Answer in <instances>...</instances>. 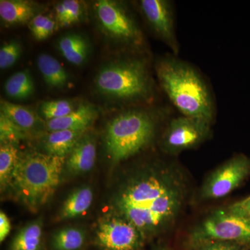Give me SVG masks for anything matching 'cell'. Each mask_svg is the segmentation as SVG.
I'll return each mask as SVG.
<instances>
[{
    "mask_svg": "<svg viewBox=\"0 0 250 250\" xmlns=\"http://www.w3.org/2000/svg\"><path fill=\"white\" fill-rule=\"evenodd\" d=\"M93 200V190L88 187L77 189L64 202L61 212L62 219L76 218L85 213Z\"/></svg>",
    "mask_w": 250,
    "mask_h": 250,
    "instance_id": "cell-18",
    "label": "cell"
},
{
    "mask_svg": "<svg viewBox=\"0 0 250 250\" xmlns=\"http://www.w3.org/2000/svg\"><path fill=\"white\" fill-rule=\"evenodd\" d=\"M86 130H61L52 131L45 140L47 154L66 157L78 141L85 134Z\"/></svg>",
    "mask_w": 250,
    "mask_h": 250,
    "instance_id": "cell-14",
    "label": "cell"
},
{
    "mask_svg": "<svg viewBox=\"0 0 250 250\" xmlns=\"http://www.w3.org/2000/svg\"><path fill=\"white\" fill-rule=\"evenodd\" d=\"M24 130L15 125L1 113L0 116V139L1 144H14L24 137Z\"/></svg>",
    "mask_w": 250,
    "mask_h": 250,
    "instance_id": "cell-26",
    "label": "cell"
},
{
    "mask_svg": "<svg viewBox=\"0 0 250 250\" xmlns=\"http://www.w3.org/2000/svg\"><path fill=\"white\" fill-rule=\"evenodd\" d=\"M59 52L67 62L75 65H81L88 55L86 41L77 34L64 36L58 42Z\"/></svg>",
    "mask_w": 250,
    "mask_h": 250,
    "instance_id": "cell-17",
    "label": "cell"
},
{
    "mask_svg": "<svg viewBox=\"0 0 250 250\" xmlns=\"http://www.w3.org/2000/svg\"><path fill=\"white\" fill-rule=\"evenodd\" d=\"M6 95L15 100H25L33 95L34 85L27 70L16 72L8 79L4 85Z\"/></svg>",
    "mask_w": 250,
    "mask_h": 250,
    "instance_id": "cell-19",
    "label": "cell"
},
{
    "mask_svg": "<svg viewBox=\"0 0 250 250\" xmlns=\"http://www.w3.org/2000/svg\"><path fill=\"white\" fill-rule=\"evenodd\" d=\"M66 157L29 153L20 157L11 182L18 196L31 210L45 205L62 179Z\"/></svg>",
    "mask_w": 250,
    "mask_h": 250,
    "instance_id": "cell-3",
    "label": "cell"
},
{
    "mask_svg": "<svg viewBox=\"0 0 250 250\" xmlns=\"http://www.w3.org/2000/svg\"><path fill=\"white\" fill-rule=\"evenodd\" d=\"M11 225L9 218L4 212L0 213V241L3 242L11 231Z\"/></svg>",
    "mask_w": 250,
    "mask_h": 250,
    "instance_id": "cell-30",
    "label": "cell"
},
{
    "mask_svg": "<svg viewBox=\"0 0 250 250\" xmlns=\"http://www.w3.org/2000/svg\"><path fill=\"white\" fill-rule=\"evenodd\" d=\"M250 175V159L236 154L210 172L200 189L201 200H214L228 196Z\"/></svg>",
    "mask_w": 250,
    "mask_h": 250,
    "instance_id": "cell-7",
    "label": "cell"
},
{
    "mask_svg": "<svg viewBox=\"0 0 250 250\" xmlns=\"http://www.w3.org/2000/svg\"><path fill=\"white\" fill-rule=\"evenodd\" d=\"M22 47L18 41H12L6 42L0 49V68H9L16 63L21 57Z\"/></svg>",
    "mask_w": 250,
    "mask_h": 250,
    "instance_id": "cell-27",
    "label": "cell"
},
{
    "mask_svg": "<svg viewBox=\"0 0 250 250\" xmlns=\"http://www.w3.org/2000/svg\"><path fill=\"white\" fill-rule=\"evenodd\" d=\"M37 65L46 84L54 88H64L68 82V75L65 69L52 56L41 54L38 57Z\"/></svg>",
    "mask_w": 250,
    "mask_h": 250,
    "instance_id": "cell-16",
    "label": "cell"
},
{
    "mask_svg": "<svg viewBox=\"0 0 250 250\" xmlns=\"http://www.w3.org/2000/svg\"><path fill=\"white\" fill-rule=\"evenodd\" d=\"M161 113L143 108L122 112L108 123L105 135L112 161L121 162L141 152L155 136Z\"/></svg>",
    "mask_w": 250,
    "mask_h": 250,
    "instance_id": "cell-4",
    "label": "cell"
},
{
    "mask_svg": "<svg viewBox=\"0 0 250 250\" xmlns=\"http://www.w3.org/2000/svg\"><path fill=\"white\" fill-rule=\"evenodd\" d=\"M42 235L40 221L29 224L18 233L11 243V250H40Z\"/></svg>",
    "mask_w": 250,
    "mask_h": 250,
    "instance_id": "cell-21",
    "label": "cell"
},
{
    "mask_svg": "<svg viewBox=\"0 0 250 250\" xmlns=\"http://www.w3.org/2000/svg\"><path fill=\"white\" fill-rule=\"evenodd\" d=\"M141 9L152 30L174 55L179 52V45L174 27V9L167 0H142Z\"/></svg>",
    "mask_w": 250,
    "mask_h": 250,
    "instance_id": "cell-11",
    "label": "cell"
},
{
    "mask_svg": "<svg viewBox=\"0 0 250 250\" xmlns=\"http://www.w3.org/2000/svg\"><path fill=\"white\" fill-rule=\"evenodd\" d=\"M227 208L233 214L239 215L250 221V195L229 206Z\"/></svg>",
    "mask_w": 250,
    "mask_h": 250,
    "instance_id": "cell-29",
    "label": "cell"
},
{
    "mask_svg": "<svg viewBox=\"0 0 250 250\" xmlns=\"http://www.w3.org/2000/svg\"><path fill=\"white\" fill-rule=\"evenodd\" d=\"M98 117L96 108L90 104H82L66 116L47 122L49 131L87 130Z\"/></svg>",
    "mask_w": 250,
    "mask_h": 250,
    "instance_id": "cell-13",
    "label": "cell"
},
{
    "mask_svg": "<svg viewBox=\"0 0 250 250\" xmlns=\"http://www.w3.org/2000/svg\"><path fill=\"white\" fill-rule=\"evenodd\" d=\"M55 21L44 15H37L29 22V28L33 36L38 41L45 40L52 35L56 29Z\"/></svg>",
    "mask_w": 250,
    "mask_h": 250,
    "instance_id": "cell-25",
    "label": "cell"
},
{
    "mask_svg": "<svg viewBox=\"0 0 250 250\" xmlns=\"http://www.w3.org/2000/svg\"><path fill=\"white\" fill-rule=\"evenodd\" d=\"M144 234L123 216L105 220L97 231L98 244L104 250H137Z\"/></svg>",
    "mask_w": 250,
    "mask_h": 250,
    "instance_id": "cell-10",
    "label": "cell"
},
{
    "mask_svg": "<svg viewBox=\"0 0 250 250\" xmlns=\"http://www.w3.org/2000/svg\"><path fill=\"white\" fill-rule=\"evenodd\" d=\"M96 160V145L93 136L84 134L78 141L65 161L67 170L72 174H82L93 168Z\"/></svg>",
    "mask_w": 250,
    "mask_h": 250,
    "instance_id": "cell-12",
    "label": "cell"
},
{
    "mask_svg": "<svg viewBox=\"0 0 250 250\" xmlns=\"http://www.w3.org/2000/svg\"><path fill=\"white\" fill-rule=\"evenodd\" d=\"M0 107L2 114L24 131L32 129L37 123V117L34 112L21 105L1 100Z\"/></svg>",
    "mask_w": 250,
    "mask_h": 250,
    "instance_id": "cell-20",
    "label": "cell"
},
{
    "mask_svg": "<svg viewBox=\"0 0 250 250\" xmlns=\"http://www.w3.org/2000/svg\"><path fill=\"white\" fill-rule=\"evenodd\" d=\"M95 83L100 93L125 103H148L154 95L147 63L139 58L110 62L98 72Z\"/></svg>",
    "mask_w": 250,
    "mask_h": 250,
    "instance_id": "cell-5",
    "label": "cell"
},
{
    "mask_svg": "<svg viewBox=\"0 0 250 250\" xmlns=\"http://www.w3.org/2000/svg\"><path fill=\"white\" fill-rule=\"evenodd\" d=\"M155 70L161 88L182 116L212 123L215 114L213 97L195 67L170 54L156 62Z\"/></svg>",
    "mask_w": 250,
    "mask_h": 250,
    "instance_id": "cell-2",
    "label": "cell"
},
{
    "mask_svg": "<svg viewBox=\"0 0 250 250\" xmlns=\"http://www.w3.org/2000/svg\"><path fill=\"white\" fill-rule=\"evenodd\" d=\"M34 6L29 1L21 0H1L0 16L9 24L30 22L35 16Z\"/></svg>",
    "mask_w": 250,
    "mask_h": 250,
    "instance_id": "cell-15",
    "label": "cell"
},
{
    "mask_svg": "<svg viewBox=\"0 0 250 250\" xmlns=\"http://www.w3.org/2000/svg\"><path fill=\"white\" fill-rule=\"evenodd\" d=\"M186 182L171 165L132 179L118 200L122 216L144 235L172 226L187 198Z\"/></svg>",
    "mask_w": 250,
    "mask_h": 250,
    "instance_id": "cell-1",
    "label": "cell"
},
{
    "mask_svg": "<svg viewBox=\"0 0 250 250\" xmlns=\"http://www.w3.org/2000/svg\"><path fill=\"white\" fill-rule=\"evenodd\" d=\"M73 106L67 100H52L41 104V111L47 121L66 116L74 111Z\"/></svg>",
    "mask_w": 250,
    "mask_h": 250,
    "instance_id": "cell-24",
    "label": "cell"
},
{
    "mask_svg": "<svg viewBox=\"0 0 250 250\" xmlns=\"http://www.w3.org/2000/svg\"><path fill=\"white\" fill-rule=\"evenodd\" d=\"M20 156L14 144L4 143L0 148V182L1 187H5L11 182L13 172L16 168Z\"/></svg>",
    "mask_w": 250,
    "mask_h": 250,
    "instance_id": "cell-22",
    "label": "cell"
},
{
    "mask_svg": "<svg viewBox=\"0 0 250 250\" xmlns=\"http://www.w3.org/2000/svg\"><path fill=\"white\" fill-rule=\"evenodd\" d=\"M84 241V234L81 230L65 228L54 235L52 246L56 250H77L83 246Z\"/></svg>",
    "mask_w": 250,
    "mask_h": 250,
    "instance_id": "cell-23",
    "label": "cell"
},
{
    "mask_svg": "<svg viewBox=\"0 0 250 250\" xmlns=\"http://www.w3.org/2000/svg\"><path fill=\"white\" fill-rule=\"evenodd\" d=\"M62 3L66 13V26L80 21L82 15L80 3L75 0H65Z\"/></svg>",
    "mask_w": 250,
    "mask_h": 250,
    "instance_id": "cell-28",
    "label": "cell"
},
{
    "mask_svg": "<svg viewBox=\"0 0 250 250\" xmlns=\"http://www.w3.org/2000/svg\"><path fill=\"white\" fill-rule=\"evenodd\" d=\"M192 244L215 241L233 242L250 248V221L228 210L212 212L197 224L190 235Z\"/></svg>",
    "mask_w": 250,
    "mask_h": 250,
    "instance_id": "cell-6",
    "label": "cell"
},
{
    "mask_svg": "<svg viewBox=\"0 0 250 250\" xmlns=\"http://www.w3.org/2000/svg\"><path fill=\"white\" fill-rule=\"evenodd\" d=\"M95 9L99 21L109 34L129 45H142V33L125 8L114 1L100 0Z\"/></svg>",
    "mask_w": 250,
    "mask_h": 250,
    "instance_id": "cell-9",
    "label": "cell"
},
{
    "mask_svg": "<svg viewBox=\"0 0 250 250\" xmlns=\"http://www.w3.org/2000/svg\"><path fill=\"white\" fill-rule=\"evenodd\" d=\"M211 123L205 120L181 116L172 118L164 131L161 145L170 155L194 149L209 138Z\"/></svg>",
    "mask_w": 250,
    "mask_h": 250,
    "instance_id": "cell-8",
    "label": "cell"
}]
</instances>
